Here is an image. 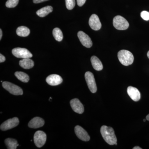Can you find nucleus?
Listing matches in <instances>:
<instances>
[{"label":"nucleus","mask_w":149,"mask_h":149,"mask_svg":"<svg viewBox=\"0 0 149 149\" xmlns=\"http://www.w3.org/2000/svg\"><path fill=\"white\" fill-rule=\"evenodd\" d=\"M100 132L104 140L109 145L112 146L117 143V138L114 130L111 127L103 125L101 128Z\"/></svg>","instance_id":"f257e3e1"},{"label":"nucleus","mask_w":149,"mask_h":149,"mask_svg":"<svg viewBox=\"0 0 149 149\" xmlns=\"http://www.w3.org/2000/svg\"><path fill=\"white\" fill-rule=\"evenodd\" d=\"M118 57L120 63L125 66H128L133 63L134 56L129 51L122 50L118 53Z\"/></svg>","instance_id":"f03ea898"},{"label":"nucleus","mask_w":149,"mask_h":149,"mask_svg":"<svg viewBox=\"0 0 149 149\" xmlns=\"http://www.w3.org/2000/svg\"><path fill=\"white\" fill-rule=\"evenodd\" d=\"M2 86L5 90L12 95H22L23 94V91L22 88L13 83L5 81L2 83Z\"/></svg>","instance_id":"7ed1b4c3"},{"label":"nucleus","mask_w":149,"mask_h":149,"mask_svg":"<svg viewBox=\"0 0 149 149\" xmlns=\"http://www.w3.org/2000/svg\"><path fill=\"white\" fill-rule=\"evenodd\" d=\"M113 23L115 28L118 30H125L129 27L128 22L125 18L120 15L115 17Z\"/></svg>","instance_id":"20e7f679"},{"label":"nucleus","mask_w":149,"mask_h":149,"mask_svg":"<svg viewBox=\"0 0 149 149\" xmlns=\"http://www.w3.org/2000/svg\"><path fill=\"white\" fill-rule=\"evenodd\" d=\"M12 52L13 54L17 58H30L33 56L32 53L28 50L25 48H15L12 50Z\"/></svg>","instance_id":"39448f33"},{"label":"nucleus","mask_w":149,"mask_h":149,"mask_svg":"<svg viewBox=\"0 0 149 149\" xmlns=\"http://www.w3.org/2000/svg\"><path fill=\"white\" fill-rule=\"evenodd\" d=\"M85 77L89 90L92 93H96L97 87L94 74L92 72L88 71L85 73Z\"/></svg>","instance_id":"423d86ee"},{"label":"nucleus","mask_w":149,"mask_h":149,"mask_svg":"<svg viewBox=\"0 0 149 149\" xmlns=\"http://www.w3.org/2000/svg\"><path fill=\"white\" fill-rule=\"evenodd\" d=\"M47 140V135L45 132L38 130L35 133L34 136V143L36 146L41 148L45 145Z\"/></svg>","instance_id":"0eeeda50"},{"label":"nucleus","mask_w":149,"mask_h":149,"mask_svg":"<svg viewBox=\"0 0 149 149\" xmlns=\"http://www.w3.org/2000/svg\"><path fill=\"white\" fill-rule=\"evenodd\" d=\"M19 123V120L17 117H14L6 120L2 123L0 126L1 130L6 131L16 127Z\"/></svg>","instance_id":"6e6552de"},{"label":"nucleus","mask_w":149,"mask_h":149,"mask_svg":"<svg viewBox=\"0 0 149 149\" xmlns=\"http://www.w3.org/2000/svg\"><path fill=\"white\" fill-rule=\"evenodd\" d=\"M77 36L80 40V42L83 46L86 48H91L93 46V42L91 38L85 32L83 31H79L77 33Z\"/></svg>","instance_id":"1a4fd4ad"},{"label":"nucleus","mask_w":149,"mask_h":149,"mask_svg":"<svg viewBox=\"0 0 149 149\" xmlns=\"http://www.w3.org/2000/svg\"><path fill=\"white\" fill-rule=\"evenodd\" d=\"M74 132L78 139L83 141H90V136L87 131L81 126L77 125L74 128Z\"/></svg>","instance_id":"9d476101"},{"label":"nucleus","mask_w":149,"mask_h":149,"mask_svg":"<svg viewBox=\"0 0 149 149\" xmlns=\"http://www.w3.org/2000/svg\"><path fill=\"white\" fill-rule=\"evenodd\" d=\"M89 24L93 30H100L102 27V24L100 21L98 16L96 14H93L89 19Z\"/></svg>","instance_id":"9b49d317"},{"label":"nucleus","mask_w":149,"mask_h":149,"mask_svg":"<svg viewBox=\"0 0 149 149\" xmlns=\"http://www.w3.org/2000/svg\"><path fill=\"white\" fill-rule=\"evenodd\" d=\"M70 106L75 112L82 114L84 111V107L78 99H73L70 101Z\"/></svg>","instance_id":"f8f14e48"},{"label":"nucleus","mask_w":149,"mask_h":149,"mask_svg":"<svg viewBox=\"0 0 149 149\" xmlns=\"http://www.w3.org/2000/svg\"><path fill=\"white\" fill-rule=\"evenodd\" d=\"M46 82L52 86H56L62 83L63 79L58 74H52L47 77Z\"/></svg>","instance_id":"ddd939ff"},{"label":"nucleus","mask_w":149,"mask_h":149,"mask_svg":"<svg viewBox=\"0 0 149 149\" xmlns=\"http://www.w3.org/2000/svg\"><path fill=\"white\" fill-rule=\"evenodd\" d=\"M127 93L130 98L135 102H138L141 99V95L138 89L132 86H129L127 88Z\"/></svg>","instance_id":"4468645a"},{"label":"nucleus","mask_w":149,"mask_h":149,"mask_svg":"<svg viewBox=\"0 0 149 149\" xmlns=\"http://www.w3.org/2000/svg\"><path fill=\"white\" fill-rule=\"evenodd\" d=\"M45 124V120L42 118L36 117L32 118L28 123V126L32 128H38L42 127Z\"/></svg>","instance_id":"2eb2a0df"},{"label":"nucleus","mask_w":149,"mask_h":149,"mask_svg":"<svg viewBox=\"0 0 149 149\" xmlns=\"http://www.w3.org/2000/svg\"><path fill=\"white\" fill-rule=\"evenodd\" d=\"M91 62L94 69L97 71H100L103 69V66L102 62L96 56H93L91 58Z\"/></svg>","instance_id":"dca6fc26"},{"label":"nucleus","mask_w":149,"mask_h":149,"mask_svg":"<svg viewBox=\"0 0 149 149\" xmlns=\"http://www.w3.org/2000/svg\"><path fill=\"white\" fill-rule=\"evenodd\" d=\"M19 65L22 68L25 69L32 68L34 66V62L29 58H23L19 62Z\"/></svg>","instance_id":"f3484780"},{"label":"nucleus","mask_w":149,"mask_h":149,"mask_svg":"<svg viewBox=\"0 0 149 149\" xmlns=\"http://www.w3.org/2000/svg\"><path fill=\"white\" fill-rule=\"evenodd\" d=\"M52 7L51 6H47L37 10L36 14L40 17H43L47 15L49 13L52 12Z\"/></svg>","instance_id":"a211bd4d"},{"label":"nucleus","mask_w":149,"mask_h":149,"mask_svg":"<svg viewBox=\"0 0 149 149\" xmlns=\"http://www.w3.org/2000/svg\"><path fill=\"white\" fill-rule=\"evenodd\" d=\"M16 33L17 35L20 37H26L30 34V30L25 26H20L17 29Z\"/></svg>","instance_id":"6ab92c4d"},{"label":"nucleus","mask_w":149,"mask_h":149,"mask_svg":"<svg viewBox=\"0 0 149 149\" xmlns=\"http://www.w3.org/2000/svg\"><path fill=\"white\" fill-rule=\"evenodd\" d=\"M5 143L8 149H16L17 147L19 146L17 140L11 138L6 139L5 140Z\"/></svg>","instance_id":"aec40b11"},{"label":"nucleus","mask_w":149,"mask_h":149,"mask_svg":"<svg viewBox=\"0 0 149 149\" xmlns=\"http://www.w3.org/2000/svg\"><path fill=\"white\" fill-rule=\"evenodd\" d=\"M15 75L19 80L23 82L27 83L29 82V78L28 74L24 72L17 71L15 73Z\"/></svg>","instance_id":"412c9836"},{"label":"nucleus","mask_w":149,"mask_h":149,"mask_svg":"<svg viewBox=\"0 0 149 149\" xmlns=\"http://www.w3.org/2000/svg\"><path fill=\"white\" fill-rule=\"evenodd\" d=\"M53 35L56 41L61 42L63 39V35L61 30L59 28H55L53 31Z\"/></svg>","instance_id":"4be33fe9"},{"label":"nucleus","mask_w":149,"mask_h":149,"mask_svg":"<svg viewBox=\"0 0 149 149\" xmlns=\"http://www.w3.org/2000/svg\"><path fill=\"white\" fill-rule=\"evenodd\" d=\"M19 3V0H8L6 2V6L8 8H13L16 7Z\"/></svg>","instance_id":"5701e85b"},{"label":"nucleus","mask_w":149,"mask_h":149,"mask_svg":"<svg viewBox=\"0 0 149 149\" xmlns=\"http://www.w3.org/2000/svg\"><path fill=\"white\" fill-rule=\"evenodd\" d=\"M67 8L69 10L74 8L75 5V0H65Z\"/></svg>","instance_id":"b1692460"},{"label":"nucleus","mask_w":149,"mask_h":149,"mask_svg":"<svg viewBox=\"0 0 149 149\" xmlns=\"http://www.w3.org/2000/svg\"><path fill=\"white\" fill-rule=\"evenodd\" d=\"M141 17L146 21L149 20V13L146 11H143L141 13Z\"/></svg>","instance_id":"393cba45"},{"label":"nucleus","mask_w":149,"mask_h":149,"mask_svg":"<svg viewBox=\"0 0 149 149\" xmlns=\"http://www.w3.org/2000/svg\"><path fill=\"white\" fill-rule=\"evenodd\" d=\"M86 0H77V5L79 6H82L85 3Z\"/></svg>","instance_id":"a878e982"},{"label":"nucleus","mask_w":149,"mask_h":149,"mask_svg":"<svg viewBox=\"0 0 149 149\" xmlns=\"http://www.w3.org/2000/svg\"><path fill=\"white\" fill-rule=\"evenodd\" d=\"M6 61L5 57L2 54H0V63Z\"/></svg>","instance_id":"bb28decb"},{"label":"nucleus","mask_w":149,"mask_h":149,"mask_svg":"<svg viewBox=\"0 0 149 149\" xmlns=\"http://www.w3.org/2000/svg\"><path fill=\"white\" fill-rule=\"evenodd\" d=\"M48 1L49 0H33V1L35 3H39L44 2Z\"/></svg>","instance_id":"cd10ccee"},{"label":"nucleus","mask_w":149,"mask_h":149,"mask_svg":"<svg viewBox=\"0 0 149 149\" xmlns=\"http://www.w3.org/2000/svg\"><path fill=\"white\" fill-rule=\"evenodd\" d=\"M2 37V31L1 29H0V40H1Z\"/></svg>","instance_id":"c85d7f7f"},{"label":"nucleus","mask_w":149,"mask_h":149,"mask_svg":"<svg viewBox=\"0 0 149 149\" xmlns=\"http://www.w3.org/2000/svg\"><path fill=\"white\" fill-rule=\"evenodd\" d=\"M133 149H142V148H140L139 146H135L133 148Z\"/></svg>","instance_id":"c756f323"},{"label":"nucleus","mask_w":149,"mask_h":149,"mask_svg":"<svg viewBox=\"0 0 149 149\" xmlns=\"http://www.w3.org/2000/svg\"><path fill=\"white\" fill-rule=\"evenodd\" d=\"M146 120L149 121V114H148V115L146 117Z\"/></svg>","instance_id":"7c9ffc66"},{"label":"nucleus","mask_w":149,"mask_h":149,"mask_svg":"<svg viewBox=\"0 0 149 149\" xmlns=\"http://www.w3.org/2000/svg\"><path fill=\"white\" fill-rule=\"evenodd\" d=\"M147 56H148V58H149V51L148 52V53H147Z\"/></svg>","instance_id":"2f4dec72"},{"label":"nucleus","mask_w":149,"mask_h":149,"mask_svg":"<svg viewBox=\"0 0 149 149\" xmlns=\"http://www.w3.org/2000/svg\"><path fill=\"white\" fill-rule=\"evenodd\" d=\"M143 121H144V122H146V119H143Z\"/></svg>","instance_id":"473e14b6"}]
</instances>
